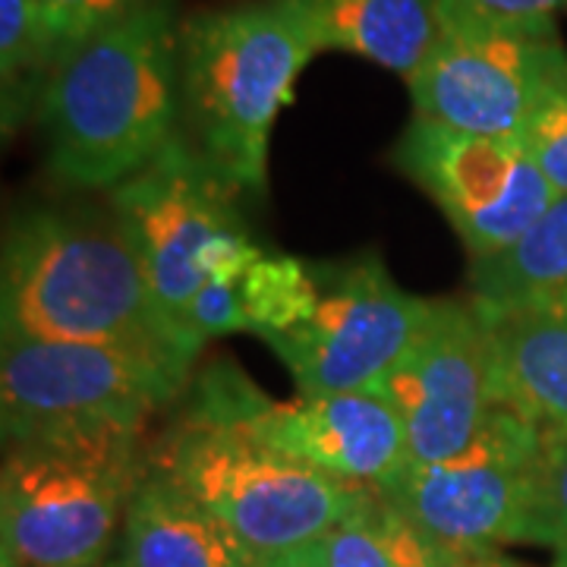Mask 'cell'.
<instances>
[{
	"instance_id": "6da1fadb",
	"label": "cell",
	"mask_w": 567,
	"mask_h": 567,
	"mask_svg": "<svg viewBox=\"0 0 567 567\" xmlns=\"http://www.w3.org/2000/svg\"><path fill=\"white\" fill-rule=\"evenodd\" d=\"M0 338L130 347L189 365L199 357L117 218L63 208H25L3 227Z\"/></svg>"
},
{
	"instance_id": "7a4b0ae2",
	"label": "cell",
	"mask_w": 567,
	"mask_h": 567,
	"mask_svg": "<svg viewBox=\"0 0 567 567\" xmlns=\"http://www.w3.org/2000/svg\"><path fill=\"white\" fill-rule=\"evenodd\" d=\"M181 20L152 0L66 51L35 117L63 186L111 193L181 136Z\"/></svg>"
},
{
	"instance_id": "3957f363",
	"label": "cell",
	"mask_w": 567,
	"mask_h": 567,
	"mask_svg": "<svg viewBox=\"0 0 567 567\" xmlns=\"http://www.w3.org/2000/svg\"><path fill=\"white\" fill-rule=\"evenodd\" d=\"M181 136L240 199L262 196L271 130L316 58L284 0H234L181 20Z\"/></svg>"
},
{
	"instance_id": "277c9868",
	"label": "cell",
	"mask_w": 567,
	"mask_h": 567,
	"mask_svg": "<svg viewBox=\"0 0 567 567\" xmlns=\"http://www.w3.org/2000/svg\"><path fill=\"white\" fill-rule=\"evenodd\" d=\"M148 461L244 543L259 561L322 539L375 486L334 480L256 445L234 429L183 413Z\"/></svg>"
},
{
	"instance_id": "5b68a950",
	"label": "cell",
	"mask_w": 567,
	"mask_h": 567,
	"mask_svg": "<svg viewBox=\"0 0 567 567\" xmlns=\"http://www.w3.org/2000/svg\"><path fill=\"white\" fill-rule=\"evenodd\" d=\"M193 365L114 344L3 338V445L142 439L148 420L186 394Z\"/></svg>"
},
{
	"instance_id": "8992f818",
	"label": "cell",
	"mask_w": 567,
	"mask_h": 567,
	"mask_svg": "<svg viewBox=\"0 0 567 567\" xmlns=\"http://www.w3.org/2000/svg\"><path fill=\"white\" fill-rule=\"evenodd\" d=\"M148 466L142 439L3 445L0 543L25 567H99Z\"/></svg>"
},
{
	"instance_id": "52a82bcc",
	"label": "cell",
	"mask_w": 567,
	"mask_h": 567,
	"mask_svg": "<svg viewBox=\"0 0 567 567\" xmlns=\"http://www.w3.org/2000/svg\"><path fill=\"white\" fill-rule=\"evenodd\" d=\"M183 413L360 486H385L410 464L401 416L369 391L275 401L244 369L212 363L186 391Z\"/></svg>"
},
{
	"instance_id": "ba28073f",
	"label": "cell",
	"mask_w": 567,
	"mask_h": 567,
	"mask_svg": "<svg viewBox=\"0 0 567 567\" xmlns=\"http://www.w3.org/2000/svg\"><path fill=\"white\" fill-rule=\"evenodd\" d=\"M546 432L495 404L464 454L442 464H406L375 492L406 520L454 551H498L524 543Z\"/></svg>"
},
{
	"instance_id": "9c48e42d",
	"label": "cell",
	"mask_w": 567,
	"mask_h": 567,
	"mask_svg": "<svg viewBox=\"0 0 567 567\" xmlns=\"http://www.w3.org/2000/svg\"><path fill=\"white\" fill-rule=\"evenodd\" d=\"M319 303L309 322L271 338L300 394L369 391L423 334L435 300L404 290L379 252L319 265Z\"/></svg>"
},
{
	"instance_id": "30bf717a",
	"label": "cell",
	"mask_w": 567,
	"mask_h": 567,
	"mask_svg": "<svg viewBox=\"0 0 567 567\" xmlns=\"http://www.w3.org/2000/svg\"><path fill=\"white\" fill-rule=\"evenodd\" d=\"M567 73L558 25L447 20L423 66L406 76L413 117L476 136H520L548 89Z\"/></svg>"
},
{
	"instance_id": "8fae6325",
	"label": "cell",
	"mask_w": 567,
	"mask_h": 567,
	"mask_svg": "<svg viewBox=\"0 0 567 567\" xmlns=\"http://www.w3.org/2000/svg\"><path fill=\"white\" fill-rule=\"evenodd\" d=\"M391 164L439 205L470 262L505 252L558 199L520 136H476L413 117Z\"/></svg>"
},
{
	"instance_id": "7c38bea8",
	"label": "cell",
	"mask_w": 567,
	"mask_h": 567,
	"mask_svg": "<svg viewBox=\"0 0 567 567\" xmlns=\"http://www.w3.org/2000/svg\"><path fill=\"white\" fill-rule=\"evenodd\" d=\"M369 394L401 416L410 464H442L464 454L495 410L486 316L473 300H435L423 334Z\"/></svg>"
},
{
	"instance_id": "4fadbf2b",
	"label": "cell",
	"mask_w": 567,
	"mask_h": 567,
	"mask_svg": "<svg viewBox=\"0 0 567 567\" xmlns=\"http://www.w3.org/2000/svg\"><path fill=\"white\" fill-rule=\"evenodd\" d=\"M237 203L240 196L183 136L167 142L155 162L111 189V215L174 322L205 284L203 259L212 244L227 230L246 227Z\"/></svg>"
},
{
	"instance_id": "5bb4252c",
	"label": "cell",
	"mask_w": 567,
	"mask_h": 567,
	"mask_svg": "<svg viewBox=\"0 0 567 567\" xmlns=\"http://www.w3.org/2000/svg\"><path fill=\"white\" fill-rule=\"evenodd\" d=\"M483 316L492 331L495 404L543 432H567V297Z\"/></svg>"
},
{
	"instance_id": "9a60e30c",
	"label": "cell",
	"mask_w": 567,
	"mask_h": 567,
	"mask_svg": "<svg viewBox=\"0 0 567 567\" xmlns=\"http://www.w3.org/2000/svg\"><path fill=\"white\" fill-rule=\"evenodd\" d=\"M117 555L126 567L265 565L152 461L126 507Z\"/></svg>"
},
{
	"instance_id": "2e32d148",
	"label": "cell",
	"mask_w": 567,
	"mask_h": 567,
	"mask_svg": "<svg viewBox=\"0 0 567 567\" xmlns=\"http://www.w3.org/2000/svg\"><path fill=\"white\" fill-rule=\"evenodd\" d=\"M316 54L341 51L413 76L442 35L439 0H284Z\"/></svg>"
},
{
	"instance_id": "e0dca14e",
	"label": "cell",
	"mask_w": 567,
	"mask_h": 567,
	"mask_svg": "<svg viewBox=\"0 0 567 567\" xmlns=\"http://www.w3.org/2000/svg\"><path fill=\"white\" fill-rule=\"evenodd\" d=\"M470 300L483 312H505L517 306L548 303L567 297V196L505 252L470 262Z\"/></svg>"
},
{
	"instance_id": "ac0fdd59",
	"label": "cell",
	"mask_w": 567,
	"mask_h": 567,
	"mask_svg": "<svg viewBox=\"0 0 567 567\" xmlns=\"http://www.w3.org/2000/svg\"><path fill=\"white\" fill-rule=\"evenodd\" d=\"M312 548L322 567H451L470 555L432 539L379 492Z\"/></svg>"
},
{
	"instance_id": "d6986e66",
	"label": "cell",
	"mask_w": 567,
	"mask_h": 567,
	"mask_svg": "<svg viewBox=\"0 0 567 567\" xmlns=\"http://www.w3.org/2000/svg\"><path fill=\"white\" fill-rule=\"evenodd\" d=\"M66 58V44L39 0H0V121L3 136L39 117L41 99Z\"/></svg>"
},
{
	"instance_id": "ffe728a7",
	"label": "cell",
	"mask_w": 567,
	"mask_h": 567,
	"mask_svg": "<svg viewBox=\"0 0 567 567\" xmlns=\"http://www.w3.org/2000/svg\"><path fill=\"white\" fill-rule=\"evenodd\" d=\"M237 287L252 334H259L262 341L281 338L306 324L319 303L316 268H306L290 256H262Z\"/></svg>"
},
{
	"instance_id": "44dd1931",
	"label": "cell",
	"mask_w": 567,
	"mask_h": 567,
	"mask_svg": "<svg viewBox=\"0 0 567 567\" xmlns=\"http://www.w3.org/2000/svg\"><path fill=\"white\" fill-rule=\"evenodd\" d=\"M524 543L546 546L551 551L567 546V432H546Z\"/></svg>"
},
{
	"instance_id": "7402d4cb",
	"label": "cell",
	"mask_w": 567,
	"mask_h": 567,
	"mask_svg": "<svg viewBox=\"0 0 567 567\" xmlns=\"http://www.w3.org/2000/svg\"><path fill=\"white\" fill-rule=\"evenodd\" d=\"M520 142L539 174L551 183L555 196H567V73L533 111L520 130Z\"/></svg>"
},
{
	"instance_id": "603a6c76",
	"label": "cell",
	"mask_w": 567,
	"mask_h": 567,
	"mask_svg": "<svg viewBox=\"0 0 567 567\" xmlns=\"http://www.w3.org/2000/svg\"><path fill=\"white\" fill-rule=\"evenodd\" d=\"M183 334L193 344L203 350L208 341L224 338V334H237V331H252L249 316H246L244 300H240V287L237 284L205 281L196 297L183 306L177 316Z\"/></svg>"
},
{
	"instance_id": "cb8c5ba5",
	"label": "cell",
	"mask_w": 567,
	"mask_h": 567,
	"mask_svg": "<svg viewBox=\"0 0 567 567\" xmlns=\"http://www.w3.org/2000/svg\"><path fill=\"white\" fill-rule=\"evenodd\" d=\"M66 51L148 7L152 0H39Z\"/></svg>"
},
{
	"instance_id": "d4e9b609",
	"label": "cell",
	"mask_w": 567,
	"mask_h": 567,
	"mask_svg": "<svg viewBox=\"0 0 567 567\" xmlns=\"http://www.w3.org/2000/svg\"><path fill=\"white\" fill-rule=\"evenodd\" d=\"M567 10V0H439L442 22L466 20L488 25H524L548 29Z\"/></svg>"
},
{
	"instance_id": "484cf974",
	"label": "cell",
	"mask_w": 567,
	"mask_h": 567,
	"mask_svg": "<svg viewBox=\"0 0 567 567\" xmlns=\"http://www.w3.org/2000/svg\"><path fill=\"white\" fill-rule=\"evenodd\" d=\"M262 567H322V561H319L316 548L309 543V546L303 548H290V551H284V555L268 558Z\"/></svg>"
},
{
	"instance_id": "4316f807",
	"label": "cell",
	"mask_w": 567,
	"mask_h": 567,
	"mask_svg": "<svg viewBox=\"0 0 567 567\" xmlns=\"http://www.w3.org/2000/svg\"><path fill=\"white\" fill-rule=\"evenodd\" d=\"M451 567H524V565L511 561V558H505L502 551H476V555H464L457 565H451Z\"/></svg>"
},
{
	"instance_id": "83f0119b",
	"label": "cell",
	"mask_w": 567,
	"mask_h": 567,
	"mask_svg": "<svg viewBox=\"0 0 567 567\" xmlns=\"http://www.w3.org/2000/svg\"><path fill=\"white\" fill-rule=\"evenodd\" d=\"M0 567H25L20 561V555L13 551V548L7 546V543H0Z\"/></svg>"
},
{
	"instance_id": "f1b7e54d",
	"label": "cell",
	"mask_w": 567,
	"mask_h": 567,
	"mask_svg": "<svg viewBox=\"0 0 567 567\" xmlns=\"http://www.w3.org/2000/svg\"><path fill=\"white\" fill-rule=\"evenodd\" d=\"M551 567H567V546L555 551V561H551Z\"/></svg>"
},
{
	"instance_id": "f546056e",
	"label": "cell",
	"mask_w": 567,
	"mask_h": 567,
	"mask_svg": "<svg viewBox=\"0 0 567 567\" xmlns=\"http://www.w3.org/2000/svg\"><path fill=\"white\" fill-rule=\"evenodd\" d=\"M99 567H126L121 561V555H114V558H107V561H104V565H99Z\"/></svg>"
}]
</instances>
